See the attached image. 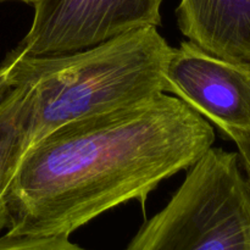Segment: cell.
I'll return each instance as SVG.
<instances>
[{"label": "cell", "mask_w": 250, "mask_h": 250, "mask_svg": "<svg viewBox=\"0 0 250 250\" xmlns=\"http://www.w3.org/2000/svg\"><path fill=\"white\" fill-rule=\"evenodd\" d=\"M214 142L208 120L166 93L68 122L24 151L7 194L6 231L70 237L131 200L146 211L149 194Z\"/></svg>", "instance_id": "obj_1"}, {"label": "cell", "mask_w": 250, "mask_h": 250, "mask_svg": "<svg viewBox=\"0 0 250 250\" xmlns=\"http://www.w3.org/2000/svg\"><path fill=\"white\" fill-rule=\"evenodd\" d=\"M172 46L148 26L81 50L27 55L15 48L14 87L28 92V148L59 127L165 93Z\"/></svg>", "instance_id": "obj_2"}, {"label": "cell", "mask_w": 250, "mask_h": 250, "mask_svg": "<svg viewBox=\"0 0 250 250\" xmlns=\"http://www.w3.org/2000/svg\"><path fill=\"white\" fill-rule=\"evenodd\" d=\"M126 250H250V186L238 154L211 146Z\"/></svg>", "instance_id": "obj_3"}, {"label": "cell", "mask_w": 250, "mask_h": 250, "mask_svg": "<svg viewBox=\"0 0 250 250\" xmlns=\"http://www.w3.org/2000/svg\"><path fill=\"white\" fill-rule=\"evenodd\" d=\"M164 0H36L29 31L17 48L27 55L81 50L142 27L161 24Z\"/></svg>", "instance_id": "obj_4"}, {"label": "cell", "mask_w": 250, "mask_h": 250, "mask_svg": "<svg viewBox=\"0 0 250 250\" xmlns=\"http://www.w3.org/2000/svg\"><path fill=\"white\" fill-rule=\"evenodd\" d=\"M165 93L180 98L229 138L250 132V62L217 58L185 41L171 49Z\"/></svg>", "instance_id": "obj_5"}, {"label": "cell", "mask_w": 250, "mask_h": 250, "mask_svg": "<svg viewBox=\"0 0 250 250\" xmlns=\"http://www.w3.org/2000/svg\"><path fill=\"white\" fill-rule=\"evenodd\" d=\"M176 19L183 36L207 53L250 62V0H181Z\"/></svg>", "instance_id": "obj_6"}, {"label": "cell", "mask_w": 250, "mask_h": 250, "mask_svg": "<svg viewBox=\"0 0 250 250\" xmlns=\"http://www.w3.org/2000/svg\"><path fill=\"white\" fill-rule=\"evenodd\" d=\"M28 92L17 85L0 105V234L9 227L7 194L28 149Z\"/></svg>", "instance_id": "obj_7"}, {"label": "cell", "mask_w": 250, "mask_h": 250, "mask_svg": "<svg viewBox=\"0 0 250 250\" xmlns=\"http://www.w3.org/2000/svg\"><path fill=\"white\" fill-rule=\"evenodd\" d=\"M0 250H89L66 236H24L10 232L0 234Z\"/></svg>", "instance_id": "obj_8"}, {"label": "cell", "mask_w": 250, "mask_h": 250, "mask_svg": "<svg viewBox=\"0 0 250 250\" xmlns=\"http://www.w3.org/2000/svg\"><path fill=\"white\" fill-rule=\"evenodd\" d=\"M238 149V158L250 186V132H238L229 137Z\"/></svg>", "instance_id": "obj_9"}, {"label": "cell", "mask_w": 250, "mask_h": 250, "mask_svg": "<svg viewBox=\"0 0 250 250\" xmlns=\"http://www.w3.org/2000/svg\"><path fill=\"white\" fill-rule=\"evenodd\" d=\"M14 82L11 77V62L7 58L0 65V105L9 97L14 89Z\"/></svg>", "instance_id": "obj_10"}, {"label": "cell", "mask_w": 250, "mask_h": 250, "mask_svg": "<svg viewBox=\"0 0 250 250\" xmlns=\"http://www.w3.org/2000/svg\"><path fill=\"white\" fill-rule=\"evenodd\" d=\"M0 1H9V0H0ZM16 1H22V2H27V4H34L36 0H16Z\"/></svg>", "instance_id": "obj_11"}]
</instances>
